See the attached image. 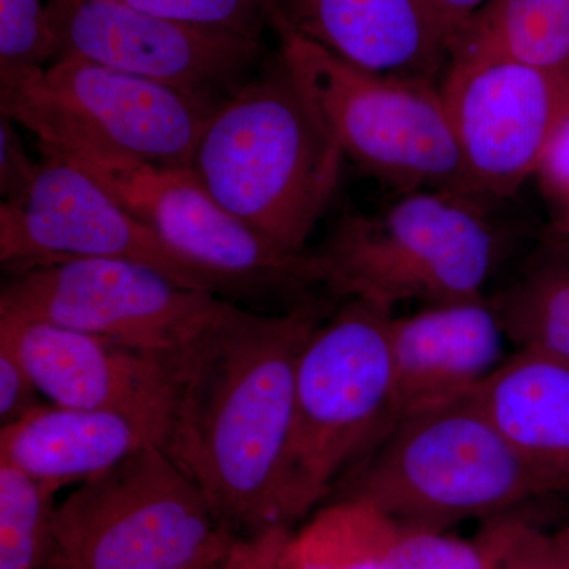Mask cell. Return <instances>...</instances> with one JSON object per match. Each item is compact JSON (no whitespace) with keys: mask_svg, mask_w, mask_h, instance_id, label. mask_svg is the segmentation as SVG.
Wrapping results in <instances>:
<instances>
[{"mask_svg":"<svg viewBox=\"0 0 569 569\" xmlns=\"http://www.w3.org/2000/svg\"><path fill=\"white\" fill-rule=\"evenodd\" d=\"M323 312L312 301L264 316L224 301L167 356L163 449L236 537L293 529L287 470L299 355Z\"/></svg>","mask_w":569,"mask_h":569,"instance_id":"obj_1","label":"cell"},{"mask_svg":"<svg viewBox=\"0 0 569 569\" xmlns=\"http://www.w3.org/2000/svg\"><path fill=\"white\" fill-rule=\"evenodd\" d=\"M343 160L279 59L212 111L190 168L242 222L288 252L305 253Z\"/></svg>","mask_w":569,"mask_h":569,"instance_id":"obj_2","label":"cell"},{"mask_svg":"<svg viewBox=\"0 0 569 569\" xmlns=\"http://www.w3.org/2000/svg\"><path fill=\"white\" fill-rule=\"evenodd\" d=\"M343 479L339 496L366 498L403 522L437 530L563 493L508 443L471 396L402 415Z\"/></svg>","mask_w":569,"mask_h":569,"instance_id":"obj_3","label":"cell"},{"mask_svg":"<svg viewBox=\"0 0 569 569\" xmlns=\"http://www.w3.org/2000/svg\"><path fill=\"white\" fill-rule=\"evenodd\" d=\"M486 201L459 190H415L376 213L343 217L316 252L326 288L391 312L406 301L485 298L507 250Z\"/></svg>","mask_w":569,"mask_h":569,"instance_id":"obj_4","label":"cell"},{"mask_svg":"<svg viewBox=\"0 0 569 569\" xmlns=\"http://www.w3.org/2000/svg\"><path fill=\"white\" fill-rule=\"evenodd\" d=\"M391 318L385 307L348 298L313 329L299 355L287 470L293 529L402 417Z\"/></svg>","mask_w":569,"mask_h":569,"instance_id":"obj_5","label":"cell"},{"mask_svg":"<svg viewBox=\"0 0 569 569\" xmlns=\"http://www.w3.org/2000/svg\"><path fill=\"white\" fill-rule=\"evenodd\" d=\"M271 26L280 62L343 159L402 193L466 192L462 156L440 82L359 69L280 22Z\"/></svg>","mask_w":569,"mask_h":569,"instance_id":"obj_6","label":"cell"},{"mask_svg":"<svg viewBox=\"0 0 569 569\" xmlns=\"http://www.w3.org/2000/svg\"><path fill=\"white\" fill-rule=\"evenodd\" d=\"M234 539L193 479L151 445L58 501L51 569H213Z\"/></svg>","mask_w":569,"mask_h":569,"instance_id":"obj_7","label":"cell"},{"mask_svg":"<svg viewBox=\"0 0 569 569\" xmlns=\"http://www.w3.org/2000/svg\"><path fill=\"white\" fill-rule=\"evenodd\" d=\"M217 107L82 59L0 86L2 116L69 157L192 167L194 148Z\"/></svg>","mask_w":569,"mask_h":569,"instance_id":"obj_8","label":"cell"},{"mask_svg":"<svg viewBox=\"0 0 569 569\" xmlns=\"http://www.w3.org/2000/svg\"><path fill=\"white\" fill-rule=\"evenodd\" d=\"M63 156V153H62ZM122 208L223 295H290L326 288L316 252H288L228 211L190 167H157L129 159L69 157Z\"/></svg>","mask_w":569,"mask_h":569,"instance_id":"obj_9","label":"cell"},{"mask_svg":"<svg viewBox=\"0 0 569 569\" xmlns=\"http://www.w3.org/2000/svg\"><path fill=\"white\" fill-rule=\"evenodd\" d=\"M151 266L126 260H67L11 272L0 316L44 321L111 342L171 356L224 305Z\"/></svg>","mask_w":569,"mask_h":569,"instance_id":"obj_10","label":"cell"},{"mask_svg":"<svg viewBox=\"0 0 569 569\" xmlns=\"http://www.w3.org/2000/svg\"><path fill=\"white\" fill-rule=\"evenodd\" d=\"M440 86L475 197H512L569 129V62L455 61Z\"/></svg>","mask_w":569,"mask_h":569,"instance_id":"obj_11","label":"cell"},{"mask_svg":"<svg viewBox=\"0 0 569 569\" xmlns=\"http://www.w3.org/2000/svg\"><path fill=\"white\" fill-rule=\"evenodd\" d=\"M40 151L28 193L0 203V261L9 274L67 260H126L223 298L216 280L183 261L92 176L62 153Z\"/></svg>","mask_w":569,"mask_h":569,"instance_id":"obj_12","label":"cell"},{"mask_svg":"<svg viewBox=\"0 0 569 569\" xmlns=\"http://www.w3.org/2000/svg\"><path fill=\"white\" fill-rule=\"evenodd\" d=\"M47 10L58 59L126 71L213 107L253 78L261 59L260 40L167 20L121 0H50Z\"/></svg>","mask_w":569,"mask_h":569,"instance_id":"obj_13","label":"cell"},{"mask_svg":"<svg viewBox=\"0 0 569 569\" xmlns=\"http://www.w3.org/2000/svg\"><path fill=\"white\" fill-rule=\"evenodd\" d=\"M9 343L50 403L121 411L157 422L167 436L171 370L167 356L44 321L0 316Z\"/></svg>","mask_w":569,"mask_h":569,"instance_id":"obj_14","label":"cell"},{"mask_svg":"<svg viewBox=\"0 0 569 569\" xmlns=\"http://www.w3.org/2000/svg\"><path fill=\"white\" fill-rule=\"evenodd\" d=\"M271 21L377 73L441 82L451 59L429 0H274Z\"/></svg>","mask_w":569,"mask_h":569,"instance_id":"obj_15","label":"cell"},{"mask_svg":"<svg viewBox=\"0 0 569 569\" xmlns=\"http://www.w3.org/2000/svg\"><path fill=\"white\" fill-rule=\"evenodd\" d=\"M402 415L466 399L505 361V336L489 298L425 306L391 318Z\"/></svg>","mask_w":569,"mask_h":569,"instance_id":"obj_16","label":"cell"},{"mask_svg":"<svg viewBox=\"0 0 569 569\" xmlns=\"http://www.w3.org/2000/svg\"><path fill=\"white\" fill-rule=\"evenodd\" d=\"M163 427L148 419L48 402L20 421L0 427V462L59 493L151 445L163 448Z\"/></svg>","mask_w":569,"mask_h":569,"instance_id":"obj_17","label":"cell"},{"mask_svg":"<svg viewBox=\"0 0 569 569\" xmlns=\"http://www.w3.org/2000/svg\"><path fill=\"white\" fill-rule=\"evenodd\" d=\"M527 462L569 493V365L518 350L471 395Z\"/></svg>","mask_w":569,"mask_h":569,"instance_id":"obj_18","label":"cell"},{"mask_svg":"<svg viewBox=\"0 0 569 569\" xmlns=\"http://www.w3.org/2000/svg\"><path fill=\"white\" fill-rule=\"evenodd\" d=\"M509 342L569 365V236L552 230L489 299Z\"/></svg>","mask_w":569,"mask_h":569,"instance_id":"obj_19","label":"cell"},{"mask_svg":"<svg viewBox=\"0 0 569 569\" xmlns=\"http://www.w3.org/2000/svg\"><path fill=\"white\" fill-rule=\"evenodd\" d=\"M400 519L372 501L339 496L284 533V569H387Z\"/></svg>","mask_w":569,"mask_h":569,"instance_id":"obj_20","label":"cell"},{"mask_svg":"<svg viewBox=\"0 0 569 569\" xmlns=\"http://www.w3.org/2000/svg\"><path fill=\"white\" fill-rule=\"evenodd\" d=\"M569 62V0H488L451 48L455 61Z\"/></svg>","mask_w":569,"mask_h":569,"instance_id":"obj_21","label":"cell"},{"mask_svg":"<svg viewBox=\"0 0 569 569\" xmlns=\"http://www.w3.org/2000/svg\"><path fill=\"white\" fill-rule=\"evenodd\" d=\"M58 492L0 462V569H51Z\"/></svg>","mask_w":569,"mask_h":569,"instance_id":"obj_22","label":"cell"},{"mask_svg":"<svg viewBox=\"0 0 569 569\" xmlns=\"http://www.w3.org/2000/svg\"><path fill=\"white\" fill-rule=\"evenodd\" d=\"M56 59L47 6L41 0H0V86L44 70Z\"/></svg>","mask_w":569,"mask_h":569,"instance_id":"obj_23","label":"cell"},{"mask_svg":"<svg viewBox=\"0 0 569 569\" xmlns=\"http://www.w3.org/2000/svg\"><path fill=\"white\" fill-rule=\"evenodd\" d=\"M496 557L497 569H569V523L556 531L500 516L479 533Z\"/></svg>","mask_w":569,"mask_h":569,"instance_id":"obj_24","label":"cell"},{"mask_svg":"<svg viewBox=\"0 0 569 569\" xmlns=\"http://www.w3.org/2000/svg\"><path fill=\"white\" fill-rule=\"evenodd\" d=\"M146 13L167 20L217 29L260 40L271 24L274 0H121Z\"/></svg>","mask_w":569,"mask_h":569,"instance_id":"obj_25","label":"cell"},{"mask_svg":"<svg viewBox=\"0 0 569 569\" xmlns=\"http://www.w3.org/2000/svg\"><path fill=\"white\" fill-rule=\"evenodd\" d=\"M40 391L20 356L0 342V427L13 425L41 406Z\"/></svg>","mask_w":569,"mask_h":569,"instance_id":"obj_26","label":"cell"},{"mask_svg":"<svg viewBox=\"0 0 569 569\" xmlns=\"http://www.w3.org/2000/svg\"><path fill=\"white\" fill-rule=\"evenodd\" d=\"M39 171V162H33L26 152L14 122L2 116L0 121V193L3 203L21 200L28 193Z\"/></svg>","mask_w":569,"mask_h":569,"instance_id":"obj_27","label":"cell"},{"mask_svg":"<svg viewBox=\"0 0 569 569\" xmlns=\"http://www.w3.org/2000/svg\"><path fill=\"white\" fill-rule=\"evenodd\" d=\"M287 531L276 529L253 537H236L231 548L213 569H284L282 542Z\"/></svg>","mask_w":569,"mask_h":569,"instance_id":"obj_28","label":"cell"},{"mask_svg":"<svg viewBox=\"0 0 569 569\" xmlns=\"http://www.w3.org/2000/svg\"><path fill=\"white\" fill-rule=\"evenodd\" d=\"M486 2L488 0H429L430 7L451 39V48L463 26Z\"/></svg>","mask_w":569,"mask_h":569,"instance_id":"obj_29","label":"cell"},{"mask_svg":"<svg viewBox=\"0 0 569 569\" xmlns=\"http://www.w3.org/2000/svg\"><path fill=\"white\" fill-rule=\"evenodd\" d=\"M549 167L553 170L557 181V192L563 194L565 213L560 217L559 223L553 228L560 233L569 236V129L563 133V137L557 141L556 148L550 152L548 162L545 168Z\"/></svg>","mask_w":569,"mask_h":569,"instance_id":"obj_30","label":"cell"}]
</instances>
